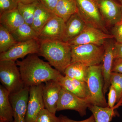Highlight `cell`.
<instances>
[{"mask_svg": "<svg viewBox=\"0 0 122 122\" xmlns=\"http://www.w3.org/2000/svg\"><path fill=\"white\" fill-rule=\"evenodd\" d=\"M38 56L35 54H29L22 61H16L25 87L38 86L51 80L59 81L63 76Z\"/></svg>", "mask_w": 122, "mask_h": 122, "instance_id": "6da1fadb", "label": "cell"}, {"mask_svg": "<svg viewBox=\"0 0 122 122\" xmlns=\"http://www.w3.org/2000/svg\"><path fill=\"white\" fill-rule=\"evenodd\" d=\"M40 42L38 55L44 57L51 66L64 74L65 70L71 63V46L61 41Z\"/></svg>", "mask_w": 122, "mask_h": 122, "instance_id": "7a4b0ae2", "label": "cell"}, {"mask_svg": "<svg viewBox=\"0 0 122 122\" xmlns=\"http://www.w3.org/2000/svg\"><path fill=\"white\" fill-rule=\"evenodd\" d=\"M86 83L91 105L102 107H108L103 93L104 80L101 65L89 67Z\"/></svg>", "mask_w": 122, "mask_h": 122, "instance_id": "3957f363", "label": "cell"}, {"mask_svg": "<svg viewBox=\"0 0 122 122\" xmlns=\"http://www.w3.org/2000/svg\"><path fill=\"white\" fill-rule=\"evenodd\" d=\"M71 63L80 62L88 67L100 65L105 52L104 46L85 44L71 46Z\"/></svg>", "mask_w": 122, "mask_h": 122, "instance_id": "277c9868", "label": "cell"}, {"mask_svg": "<svg viewBox=\"0 0 122 122\" xmlns=\"http://www.w3.org/2000/svg\"><path fill=\"white\" fill-rule=\"evenodd\" d=\"M0 81L1 85L10 94L20 91L25 87L15 61H0Z\"/></svg>", "mask_w": 122, "mask_h": 122, "instance_id": "5b68a950", "label": "cell"}, {"mask_svg": "<svg viewBox=\"0 0 122 122\" xmlns=\"http://www.w3.org/2000/svg\"><path fill=\"white\" fill-rule=\"evenodd\" d=\"M75 1L78 9V13L87 25L110 34L99 10L97 0Z\"/></svg>", "mask_w": 122, "mask_h": 122, "instance_id": "8992f818", "label": "cell"}, {"mask_svg": "<svg viewBox=\"0 0 122 122\" xmlns=\"http://www.w3.org/2000/svg\"><path fill=\"white\" fill-rule=\"evenodd\" d=\"M91 105L89 97H80L62 87L57 105V111L74 110L83 117L86 115L87 109Z\"/></svg>", "mask_w": 122, "mask_h": 122, "instance_id": "52a82bcc", "label": "cell"}, {"mask_svg": "<svg viewBox=\"0 0 122 122\" xmlns=\"http://www.w3.org/2000/svg\"><path fill=\"white\" fill-rule=\"evenodd\" d=\"M40 42L38 39L17 42L8 50L0 54V61L11 60L15 61L23 58L27 55L38 54Z\"/></svg>", "mask_w": 122, "mask_h": 122, "instance_id": "ba28073f", "label": "cell"}, {"mask_svg": "<svg viewBox=\"0 0 122 122\" xmlns=\"http://www.w3.org/2000/svg\"><path fill=\"white\" fill-rule=\"evenodd\" d=\"M113 36L93 26L87 25L85 29L74 39L68 43L71 46L85 44L103 45L107 39H113Z\"/></svg>", "mask_w": 122, "mask_h": 122, "instance_id": "9c48e42d", "label": "cell"}, {"mask_svg": "<svg viewBox=\"0 0 122 122\" xmlns=\"http://www.w3.org/2000/svg\"><path fill=\"white\" fill-rule=\"evenodd\" d=\"M43 84L30 87L25 122H35L40 112L45 108L42 94Z\"/></svg>", "mask_w": 122, "mask_h": 122, "instance_id": "30bf717a", "label": "cell"}, {"mask_svg": "<svg viewBox=\"0 0 122 122\" xmlns=\"http://www.w3.org/2000/svg\"><path fill=\"white\" fill-rule=\"evenodd\" d=\"M99 12L107 27L114 26L122 18L121 5L115 0H97Z\"/></svg>", "mask_w": 122, "mask_h": 122, "instance_id": "8fae6325", "label": "cell"}, {"mask_svg": "<svg viewBox=\"0 0 122 122\" xmlns=\"http://www.w3.org/2000/svg\"><path fill=\"white\" fill-rule=\"evenodd\" d=\"M29 91L30 87H25L20 91L10 94V100L13 111V122H25Z\"/></svg>", "mask_w": 122, "mask_h": 122, "instance_id": "7c38bea8", "label": "cell"}, {"mask_svg": "<svg viewBox=\"0 0 122 122\" xmlns=\"http://www.w3.org/2000/svg\"><path fill=\"white\" fill-rule=\"evenodd\" d=\"M65 26V21L55 15L43 27L38 39L40 41H62Z\"/></svg>", "mask_w": 122, "mask_h": 122, "instance_id": "4fadbf2b", "label": "cell"}, {"mask_svg": "<svg viewBox=\"0 0 122 122\" xmlns=\"http://www.w3.org/2000/svg\"><path fill=\"white\" fill-rule=\"evenodd\" d=\"M62 87L58 81L51 80L43 84L42 94L45 108L56 114Z\"/></svg>", "mask_w": 122, "mask_h": 122, "instance_id": "5bb4252c", "label": "cell"}, {"mask_svg": "<svg viewBox=\"0 0 122 122\" xmlns=\"http://www.w3.org/2000/svg\"><path fill=\"white\" fill-rule=\"evenodd\" d=\"M113 39H107L103 45L105 52L101 66L104 80L103 91L105 95L109 90L111 86L110 80L113 62L114 59V49L115 42L114 41Z\"/></svg>", "mask_w": 122, "mask_h": 122, "instance_id": "9a60e30c", "label": "cell"}, {"mask_svg": "<svg viewBox=\"0 0 122 122\" xmlns=\"http://www.w3.org/2000/svg\"><path fill=\"white\" fill-rule=\"evenodd\" d=\"M87 25L78 13L72 15L66 22L62 41L68 42L78 36Z\"/></svg>", "mask_w": 122, "mask_h": 122, "instance_id": "2e32d148", "label": "cell"}, {"mask_svg": "<svg viewBox=\"0 0 122 122\" xmlns=\"http://www.w3.org/2000/svg\"><path fill=\"white\" fill-rule=\"evenodd\" d=\"M62 87L81 98H86L89 96L87 83L63 75L58 81Z\"/></svg>", "mask_w": 122, "mask_h": 122, "instance_id": "e0dca14e", "label": "cell"}, {"mask_svg": "<svg viewBox=\"0 0 122 122\" xmlns=\"http://www.w3.org/2000/svg\"><path fill=\"white\" fill-rule=\"evenodd\" d=\"M10 94L9 92L0 85V122H13V111Z\"/></svg>", "mask_w": 122, "mask_h": 122, "instance_id": "ac0fdd59", "label": "cell"}, {"mask_svg": "<svg viewBox=\"0 0 122 122\" xmlns=\"http://www.w3.org/2000/svg\"><path fill=\"white\" fill-rule=\"evenodd\" d=\"M122 105V99L113 107H102L91 105L89 109L94 116L96 122H110L112 119L119 114L116 110L117 108Z\"/></svg>", "mask_w": 122, "mask_h": 122, "instance_id": "d6986e66", "label": "cell"}, {"mask_svg": "<svg viewBox=\"0 0 122 122\" xmlns=\"http://www.w3.org/2000/svg\"><path fill=\"white\" fill-rule=\"evenodd\" d=\"M55 15L38 1L35 10L31 26L39 35L43 27Z\"/></svg>", "mask_w": 122, "mask_h": 122, "instance_id": "ffe728a7", "label": "cell"}, {"mask_svg": "<svg viewBox=\"0 0 122 122\" xmlns=\"http://www.w3.org/2000/svg\"><path fill=\"white\" fill-rule=\"evenodd\" d=\"M25 23L24 19L17 8L0 14V24L10 32Z\"/></svg>", "mask_w": 122, "mask_h": 122, "instance_id": "44dd1931", "label": "cell"}, {"mask_svg": "<svg viewBox=\"0 0 122 122\" xmlns=\"http://www.w3.org/2000/svg\"><path fill=\"white\" fill-rule=\"evenodd\" d=\"M78 13L75 0H59L54 11L55 15L66 22L72 15Z\"/></svg>", "mask_w": 122, "mask_h": 122, "instance_id": "7402d4cb", "label": "cell"}, {"mask_svg": "<svg viewBox=\"0 0 122 122\" xmlns=\"http://www.w3.org/2000/svg\"><path fill=\"white\" fill-rule=\"evenodd\" d=\"M88 68L80 62L71 63L65 70L64 74L69 77L86 82Z\"/></svg>", "mask_w": 122, "mask_h": 122, "instance_id": "603a6c76", "label": "cell"}, {"mask_svg": "<svg viewBox=\"0 0 122 122\" xmlns=\"http://www.w3.org/2000/svg\"><path fill=\"white\" fill-rule=\"evenodd\" d=\"M11 33L17 42L38 39V36L32 26L25 22Z\"/></svg>", "mask_w": 122, "mask_h": 122, "instance_id": "cb8c5ba5", "label": "cell"}, {"mask_svg": "<svg viewBox=\"0 0 122 122\" xmlns=\"http://www.w3.org/2000/svg\"><path fill=\"white\" fill-rule=\"evenodd\" d=\"M17 43L11 33L0 24V53L7 51Z\"/></svg>", "mask_w": 122, "mask_h": 122, "instance_id": "d4e9b609", "label": "cell"}, {"mask_svg": "<svg viewBox=\"0 0 122 122\" xmlns=\"http://www.w3.org/2000/svg\"><path fill=\"white\" fill-rule=\"evenodd\" d=\"M39 1L29 4L18 3L17 9L25 23L32 25L35 10Z\"/></svg>", "mask_w": 122, "mask_h": 122, "instance_id": "484cf974", "label": "cell"}, {"mask_svg": "<svg viewBox=\"0 0 122 122\" xmlns=\"http://www.w3.org/2000/svg\"><path fill=\"white\" fill-rule=\"evenodd\" d=\"M110 82L117 91L118 103L122 99V74L112 72Z\"/></svg>", "mask_w": 122, "mask_h": 122, "instance_id": "4316f807", "label": "cell"}, {"mask_svg": "<svg viewBox=\"0 0 122 122\" xmlns=\"http://www.w3.org/2000/svg\"><path fill=\"white\" fill-rule=\"evenodd\" d=\"M35 122H60L59 117L47 109H44L39 114Z\"/></svg>", "mask_w": 122, "mask_h": 122, "instance_id": "83f0119b", "label": "cell"}, {"mask_svg": "<svg viewBox=\"0 0 122 122\" xmlns=\"http://www.w3.org/2000/svg\"><path fill=\"white\" fill-rule=\"evenodd\" d=\"M18 4L17 0H0V14L17 8Z\"/></svg>", "mask_w": 122, "mask_h": 122, "instance_id": "f1b7e54d", "label": "cell"}, {"mask_svg": "<svg viewBox=\"0 0 122 122\" xmlns=\"http://www.w3.org/2000/svg\"><path fill=\"white\" fill-rule=\"evenodd\" d=\"M108 96V107L112 108L115 106L116 103L117 102V93L116 90L113 86L111 85L109 89Z\"/></svg>", "mask_w": 122, "mask_h": 122, "instance_id": "f546056e", "label": "cell"}, {"mask_svg": "<svg viewBox=\"0 0 122 122\" xmlns=\"http://www.w3.org/2000/svg\"><path fill=\"white\" fill-rule=\"evenodd\" d=\"M112 33L116 42L122 43V24H117L114 25Z\"/></svg>", "mask_w": 122, "mask_h": 122, "instance_id": "4dcf8cb0", "label": "cell"}, {"mask_svg": "<svg viewBox=\"0 0 122 122\" xmlns=\"http://www.w3.org/2000/svg\"><path fill=\"white\" fill-rule=\"evenodd\" d=\"M59 0H38L39 2L49 11L53 13Z\"/></svg>", "mask_w": 122, "mask_h": 122, "instance_id": "1f68e13d", "label": "cell"}, {"mask_svg": "<svg viewBox=\"0 0 122 122\" xmlns=\"http://www.w3.org/2000/svg\"><path fill=\"white\" fill-rule=\"evenodd\" d=\"M58 117L60 122H96L93 115L87 118L86 119L79 121L70 119L67 116L62 115H61Z\"/></svg>", "mask_w": 122, "mask_h": 122, "instance_id": "d6a6232c", "label": "cell"}, {"mask_svg": "<svg viewBox=\"0 0 122 122\" xmlns=\"http://www.w3.org/2000/svg\"><path fill=\"white\" fill-rule=\"evenodd\" d=\"M112 72L122 74V59H114Z\"/></svg>", "mask_w": 122, "mask_h": 122, "instance_id": "836d02e7", "label": "cell"}, {"mask_svg": "<svg viewBox=\"0 0 122 122\" xmlns=\"http://www.w3.org/2000/svg\"><path fill=\"white\" fill-rule=\"evenodd\" d=\"M114 58L115 59H122V43L115 42Z\"/></svg>", "mask_w": 122, "mask_h": 122, "instance_id": "e575fe53", "label": "cell"}, {"mask_svg": "<svg viewBox=\"0 0 122 122\" xmlns=\"http://www.w3.org/2000/svg\"><path fill=\"white\" fill-rule=\"evenodd\" d=\"M18 3L27 4L37 1L38 0H17Z\"/></svg>", "mask_w": 122, "mask_h": 122, "instance_id": "d590c367", "label": "cell"}, {"mask_svg": "<svg viewBox=\"0 0 122 122\" xmlns=\"http://www.w3.org/2000/svg\"><path fill=\"white\" fill-rule=\"evenodd\" d=\"M117 0L120 2V4H121V5H122V0Z\"/></svg>", "mask_w": 122, "mask_h": 122, "instance_id": "8d00e7d4", "label": "cell"}, {"mask_svg": "<svg viewBox=\"0 0 122 122\" xmlns=\"http://www.w3.org/2000/svg\"><path fill=\"white\" fill-rule=\"evenodd\" d=\"M117 24H122V20H121V21L120 22H119Z\"/></svg>", "mask_w": 122, "mask_h": 122, "instance_id": "74e56055", "label": "cell"}, {"mask_svg": "<svg viewBox=\"0 0 122 122\" xmlns=\"http://www.w3.org/2000/svg\"><path fill=\"white\" fill-rule=\"evenodd\" d=\"M121 11H122V5H121Z\"/></svg>", "mask_w": 122, "mask_h": 122, "instance_id": "f35d334b", "label": "cell"}, {"mask_svg": "<svg viewBox=\"0 0 122 122\" xmlns=\"http://www.w3.org/2000/svg\"></svg>", "mask_w": 122, "mask_h": 122, "instance_id": "ab89813d", "label": "cell"}]
</instances>
